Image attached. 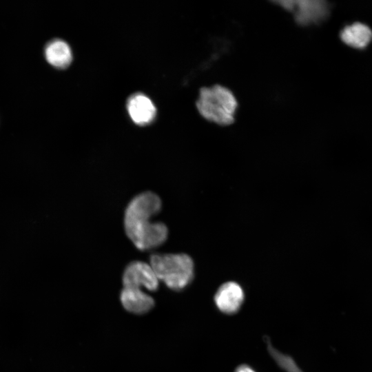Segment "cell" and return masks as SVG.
<instances>
[{
    "instance_id": "cell-3",
    "label": "cell",
    "mask_w": 372,
    "mask_h": 372,
    "mask_svg": "<svg viewBox=\"0 0 372 372\" xmlns=\"http://www.w3.org/2000/svg\"><path fill=\"white\" fill-rule=\"evenodd\" d=\"M149 265L158 279L175 291L184 289L194 277V262L185 254H154Z\"/></svg>"
},
{
    "instance_id": "cell-8",
    "label": "cell",
    "mask_w": 372,
    "mask_h": 372,
    "mask_svg": "<svg viewBox=\"0 0 372 372\" xmlns=\"http://www.w3.org/2000/svg\"><path fill=\"white\" fill-rule=\"evenodd\" d=\"M43 54L45 61L59 70L67 68L72 61L71 48L61 39H52L48 41L43 48Z\"/></svg>"
},
{
    "instance_id": "cell-5",
    "label": "cell",
    "mask_w": 372,
    "mask_h": 372,
    "mask_svg": "<svg viewBox=\"0 0 372 372\" xmlns=\"http://www.w3.org/2000/svg\"><path fill=\"white\" fill-rule=\"evenodd\" d=\"M123 287L156 291L158 288V281L150 265L140 260L129 263L123 273Z\"/></svg>"
},
{
    "instance_id": "cell-4",
    "label": "cell",
    "mask_w": 372,
    "mask_h": 372,
    "mask_svg": "<svg viewBox=\"0 0 372 372\" xmlns=\"http://www.w3.org/2000/svg\"><path fill=\"white\" fill-rule=\"evenodd\" d=\"M275 3L293 12L295 21L301 25L320 23L329 12V4L322 0H287Z\"/></svg>"
},
{
    "instance_id": "cell-9",
    "label": "cell",
    "mask_w": 372,
    "mask_h": 372,
    "mask_svg": "<svg viewBox=\"0 0 372 372\" xmlns=\"http://www.w3.org/2000/svg\"><path fill=\"white\" fill-rule=\"evenodd\" d=\"M120 298L126 310L138 314L147 312L154 304L153 298L141 289L123 287Z\"/></svg>"
},
{
    "instance_id": "cell-11",
    "label": "cell",
    "mask_w": 372,
    "mask_h": 372,
    "mask_svg": "<svg viewBox=\"0 0 372 372\" xmlns=\"http://www.w3.org/2000/svg\"><path fill=\"white\" fill-rule=\"evenodd\" d=\"M235 372H256L252 368L247 365L239 366Z\"/></svg>"
},
{
    "instance_id": "cell-2",
    "label": "cell",
    "mask_w": 372,
    "mask_h": 372,
    "mask_svg": "<svg viewBox=\"0 0 372 372\" xmlns=\"http://www.w3.org/2000/svg\"><path fill=\"white\" fill-rule=\"evenodd\" d=\"M237 106V101L231 91L220 85L202 87L196 101L200 114L220 125L234 123Z\"/></svg>"
},
{
    "instance_id": "cell-6",
    "label": "cell",
    "mask_w": 372,
    "mask_h": 372,
    "mask_svg": "<svg viewBox=\"0 0 372 372\" xmlns=\"http://www.w3.org/2000/svg\"><path fill=\"white\" fill-rule=\"evenodd\" d=\"M244 300L242 287L236 282H227L217 290L214 301L220 311L225 313H234L240 307Z\"/></svg>"
},
{
    "instance_id": "cell-10",
    "label": "cell",
    "mask_w": 372,
    "mask_h": 372,
    "mask_svg": "<svg viewBox=\"0 0 372 372\" xmlns=\"http://www.w3.org/2000/svg\"><path fill=\"white\" fill-rule=\"evenodd\" d=\"M340 39L352 48L364 49L372 41V31L366 25L357 22L344 27L340 32Z\"/></svg>"
},
{
    "instance_id": "cell-7",
    "label": "cell",
    "mask_w": 372,
    "mask_h": 372,
    "mask_svg": "<svg viewBox=\"0 0 372 372\" xmlns=\"http://www.w3.org/2000/svg\"><path fill=\"white\" fill-rule=\"evenodd\" d=\"M127 109L132 120L136 125H145L151 123L156 116V107L145 95L137 93L127 100Z\"/></svg>"
},
{
    "instance_id": "cell-1",
    "label": "cell",
    "mask_w": 372,
    "mask_h": 372,
    "mask_svg": "<svg viewBox=\"0 0 372 372\" xmlns=\"http://www.w3.org/2000/svg\"><path fill=\"white\" fill-rule=\"evenodd\" d=\"M161 206L159 196L151 192L136 195L128 203L124 214L125 231L138 249L149 250L167 240V226L161 222H151V218L161 211Z\"/></svg>"
}]
</instances>
